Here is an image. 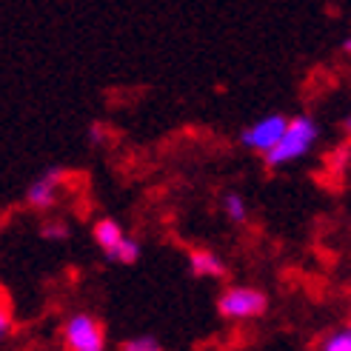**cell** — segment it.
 <instances>
[{"label":"cell","mask_w":351,"mask_h":351,"mask_svg":"<svg viewBox=\"0 0 351 351\" xmlns=\"http://www.w3.org/2000/svg\"><path fill=\"white\" fill-rule=\"evenodd\" d=\"M317 137H320V126L314 117H308V114L289 117V126H286L283 137H280V143L266 154V166L283 169L294 160H300V157H306L314 149Z\"/></svg>","instance_id":"1"},{"label":"cell","mask_w":351,"mask_h":351,"mask_svg":"<svg viewBox=\"0 0 351 351\" xmlns=\"http://www.w3.org/2000/svg\"><path fill=\"white\" fill-rule=\"evenodd\" d=\"M269 308V297L254 286H229L217 297V311L226 320L245 323V320H257L260 314H266Z\"/></svg>","instance_id":"2"},{"label":"cell","mask_w":351,"mask_h":351,"mask_svg":"<svg viewBox=\"0 0 351 351\" xmlns=\"http://www.w3.org/2000/svg\"><path fill=\"white\" fill-rule=\"evenodd\" d=\"M60 340H63V351H106V331H103L97 317L86 311L69 314L60 331Z\"/></svg>","instance_id":"3"},{"label":"cell","mask_w":351,"mask_h":351,"mask_svg":"<svg viewBox=\"0 0 351 351\" xmlns=\"http://www.w3.org/2000/svg\"><path fill=\"white\" fill-rule=\"evenodd\" d=\"M92 234H95V243L100 245V252L106 254L109 260H114V263H134L140 257V243L132 240L126 234V229H123V226L117 220H112V217L97 220Z\"/></svg>","instance_id":"4"},{"label":"cell","mask_w":351,"mask_h":351,"mask_svg":"<svg viewBox=\"0 0 351 351\" xmlns=\"http://www.w3.org/2000/svg\"><path fill=\"white\" fill-rule=\"evenodd\" d=\"M286 126H289V117L286 114H266V117L254 120L252 126H245L240 132V143L245 149H252V152L266 157L280 143V137H283Z\"/></svg>","instance_id":"5"},{"label":"cell","mask_w":351,"mask_h":351,"mask_svg":"<svg viewBox=\"0 0 351 351\" xmlns=\"http://www.w3.org/2000/svg\"><path fill=\"white\" fill-rule=\"evenodd\" d=\"M63 186H66V171L49 169V171H43L40 178L29 186L26 203H29L32 208H38V212H49V208L58 203V195L63 191Z\"/></svg>","instance_id":"6"},{"label":"cell","mask_w":351,"mask_h":351,"mask_svg":"<svg viewBox=\"0 0 351 351\" xmlns=\"http://www.w3.org/2000/svg\"><path fill=\"white\" fill-rule=\"evenodd\" d=\"M189 269H191L195 277H203V280L226 277V263L208 249H191L189 252Z\"/></svg>","instance_id":"7"},{"label":"cell","mask_w":351,"mask_h":351,"mask_svg":"<svg viewBox=\"0 0 351 351\" xmlns=\"http://www.w3.org/2000/svg\"><path fill=\"white\" fill-rule=\"evenodd\" d=\"M223 215L232 223H245L249 220V203L237 191H229V195H223Z\"/></svg>","instance_id":"8"},{"label":"cell","mask_w":351,"mask_h":351,"mask_svg":"<svg viewBox=\"0 0 351 351\" xmlns=\"http://www.w3.org/2000/svg\"><path fill=\"white\" fill-rule=\"evenodd\" d=\"M320 351H351V326L331 328L320 340Z\"/></svg>","instance_id":"9"},{"label":"cell","mask_w":351,"mask_h":351,"mask_svg":"<svg viewBox=\"0 0 351 351\" xmlns=\"http://www.w3.org/2000/svg\"><path fill=\"white\" fill-rule=\"evenodd\" d=\"M120 351H163V346L157 343L154 337H132V340H126L120 346Z\"/></svg>","instance_id":"10"},{"label":"cell","mask_w":351,"mask_h":351,"mask_svg":"<svg viewBox=\"0 0 351 351\" xmlns=\"http://www.w3.org/2000/svg\"><path fill=\"white\" fill-rule=\"evenodd\" d=\"M40 234H43L46 240H63V237L69 234V229H66L63 220H46L43 229H40Z\"/></svg>","instance_id":"11"},{"label":"cell","mask_w":351,"mask_h":351,"mask_svg":"<svg viewBox=\"0 0 351 351\" xmlns=\"http://www.w3.org/2000/svg\"><path fill=\"white\" fill-rule=\"evenodd\" d=\"M9 331H12V308L0 300V340H3Z\"/></svg>","instance_id":"12"},{"label":"cell","mask_w":351,"mask_h":351,"mask_svg":"<svg viewBox=\"0 0 351 351\" xmlns=\"http://www.w3.org/2000/svg\"><path fill=\"white\" fill-rule=\"evenodd\" d=\"M343 51H348V55H351V38L343 40Z\"/></svg>","instance_id":"13"},{"label":"cell","mask_w":351,"mask_h":351,"mask_svg":"<svg viewBox=\"0 0 351 351\" xmlns=\"http://www.w3.org/2000/svg\"><path fill=\"white\" fill-rule=\"evenodd\" d=\"M346 132H348V134H351V117H348V120H346Z\"/></svg>","instance_id":"14"},{"label":"cell","mask_w":351,"mask_h":351,"mask_svg":"<svg viewBox=\"0 0 351 351\" xmlns=\"http://www.w3.org/2000/svg\"><path fill=\"white\" fill-rule=\"evenodd\" d=\"M348 314H351V306H348Z\"/></svg>","instance_id":"15"}]
</instances>
